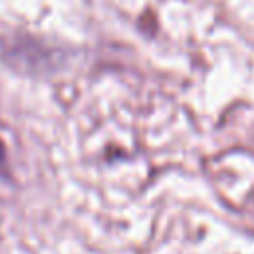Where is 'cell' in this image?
Listing matches in <instances>:
<instances>
[{
  "instance_id": "1",
  "label": "cell",
  "mask_w": 254,
  "mask_h": 254,
  "mask_svg": "<svg viewBox=\"0 0 254 254\" xmlns=\"http://www.w3.org/2000/svg\"><path fill=\"white\" fill-rule=\"evenodd\" d=\"M4 175H6V149L0 141V177H4Z\"/></svg>"
}]
</instances>
